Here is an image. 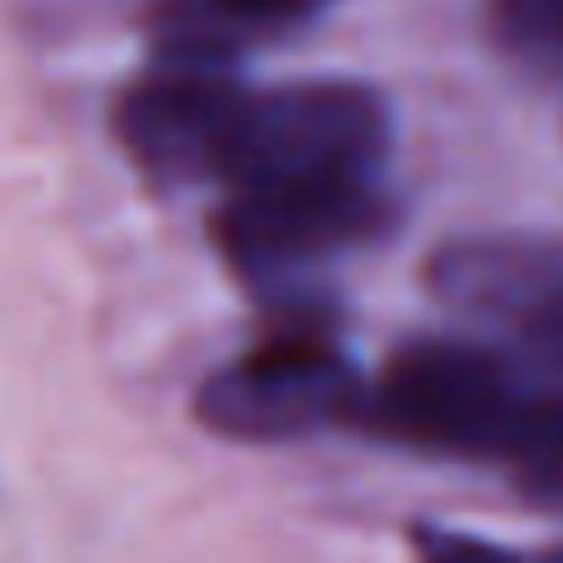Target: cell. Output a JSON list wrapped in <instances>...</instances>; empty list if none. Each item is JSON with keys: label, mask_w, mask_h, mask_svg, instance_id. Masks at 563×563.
I'll return each mask as SVG.
<instances>
[{"label": "cell", "mask_w": 563, "mask_h": 563, "mask_svg": "<svg viewBox=\"0 0 563 563\" xmlns=\"http://www.w3.org/2000/svg\"><path fill=\"white\" fill-rule=\"evenodd\" d=\"M356 420L380 440L499 465L563 499V386L529 380L509 356L460 336L410 341L361 390Z\"/></svg>", "instance_id": "1"}, {"label": "cell", "mask_w": 563, "mask_h": 563, "mask_svg": "<svg viewBox=\"0 0 563 563\" xmlns=\"http://www.w3.org/2000/svg\"><path fill=\"white\" fill-rule=\"evenodd\" d=\"M390 154V109L356 79H291L253 89L238 85L218 129L208 184L273 188L321 178H380Z\"/></svg>", "instance_id": "2"}, {"label": "cell", "mask_w": 563, "mask_h": 563, "mask_svg": "<svg viewBox=\"0 0 563 563\" xmlns=\"http://www.w3.org/2000/svg\"><path fill=\"white\" fill-rule=\"evenodd\" d=\"M361 380L321 336H273L198 386V420L228 440H297L356 420Z\"/></svg>", "instance_id": "3"}, {"label": "cell", "mask_w": 563, "mask_h": 563, "mask_svg": "<svg viewBox=\"0 0 563 563\" xmlns=\"http://www.w3.org/2000/svg\"><path fill=\"white\" fill-rule=\"evenodd\" d=\"M390 203L380 178H321V184L238 188L218 208L213 233L228 263L247 277L317 267L336 253L380 238Z\"/></svg>", "instance_id": "4"}, {"label": "cell", "mask_w": 563, "mask_h": 563, "mask_svg": "<svg viewBox=\"0 0 563 563\" xmlns=\"http://www.w3.org/2000/svg\"><path fill=\"white\" fill-rule=\"evenodd\" d=\"M430 291L479 321H505L563 371V253L529 238H460L430 257Z\"/></svg>", "instance_id": "5"}, {"label": "cell", "mask_w": 563, "mask_h": 563, "mask_svg": "<svg viewBox=\"0 0 563 563\" xmlns=\"http://www.w3.org/2000/svg\"><path fill=\"white\" fill-rule=\"evenodd\" d=\"M233 89L238 79L213 59H174L119 99V144L158 184H208Z\"/></svg>", "instance_id": "6"}, {"label": "cell", "mask_w": 563, "mask_h": 563, "mask_svg": "<svg viewBox=\"0 0 563 563\" xmlns=\"http://www.w3.org/2000/svg\"><path fill=\"white\" fill-rule=\"evenodd\" d=\"M489 30L509 55L563 69V0H489Z\"/></svg>", "instance_id": "7"}]
</instances>
